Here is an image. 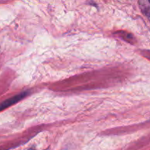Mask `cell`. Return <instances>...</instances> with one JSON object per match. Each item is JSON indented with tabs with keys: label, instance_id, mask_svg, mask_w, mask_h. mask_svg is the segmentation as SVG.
<instances>
[{
	"label": "cell",
	"instance_id": "cell-2",
	"mask_svg": "<svg viewBox=\"0 0 150 150\" xmlns=\"http://www.w3.org/2000/svg\"><path fill=\"white\" fill-rule=\"evenodd\" d=\"M149 2H150V0H149Z\"/></svg>",
	"mask_w": 150,
	"mask_h": 150
},
{
	"label": "cell",
	"instance_id": "cell-1",
	"mask_svg": "<svg viewBox=\"0 0 150 150\" xmlns=\"http://www.w3.org/2000/svg\"><path fill=\"white\" fill-rule=\"evenodd\" d=\"M27 94L28 93L26 92H22V93L19 94V95H16V96L13 97V98H9V99L6 100L5 101H4V102L1 103L0 104V111L4 110V108H7V107L10 106V105H13V104L16 103H18V101H20L21 100H22L23 98H25V97L27 95Z\"/></svg>",
	"mask_w": 150,
	"mask_h": 150
}]
</instances>
